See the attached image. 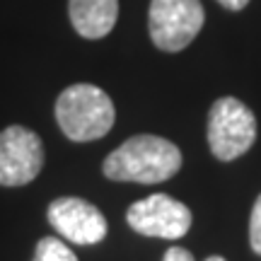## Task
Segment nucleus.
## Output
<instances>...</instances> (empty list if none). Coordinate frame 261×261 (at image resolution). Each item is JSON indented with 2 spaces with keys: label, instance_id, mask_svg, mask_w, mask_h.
Instances as JSON below:
<instances>
[{
  "label": "nucleus",
  "instance_id": "nucleus-10",
  "mask_svg": "<svg viewBox=\"0 0 261 261\" xmlns=\"http://www.w3.org/2000/svg\"><path fill=\"white\" fill-rule=\"evenodd\" d=\"M249 244L256 254H261V196L252 208V218H249Z\"/></svg>",
  "mask_w": 261,
  "mask_h": 261
},
{
  "label": "nucleus",
  "instance_id": "nucleus-4",
  "mask_svg": "<svg viewBox=\"0 0 261 261\" xmlns=\"http://www.w3.org/2000/svg\"><path fill=\"white\" fill-rule=\"evenodd\" d=\"M203 22L201 0H150V39L160 51L177 54L187 48L203 29Z\"/></svg>",
  "mask_w": 261,
  "mask_h": 261
},
{
  "label": "nucleus",
  "instance_id": "nucleus-12",
  "mask_svg": "<svg viewBox=\"0 0 261 261\" xmlns=\"http://www.w3.org/2000/svg\"><path fill=\"white\" fill-rule=\"evenodd\" d=\"M218 3H220L223 8H227V10H234V12L249 5V0H218Z\"/></svg>",
  "mask_w": 261,
  "mask_h": 261
},
{
  "label": "nucleus",
  "instance_id": "nucleus-6",
  "mask_svg": "<svg viewBox=\"0 0 261 261\" xmlns=\"http://www.w3.org/2000/svg\"><path fill=\"white\" fill-rule=\"evenodd\" d=\"M126 223L145 237L179 240L191 227V211L167 194H152L130 205Z\"/></svg>",
  "mask_w": 261,
  "mask_h": 261
},
{
  "label": "nucleus",
  "instance_id": "nucleus-5",
  "mask_svg": "<svg viewBox=\"0 0 261 261\" xmlns=\"http://www.w3.org/2000/svg\"><path fill=\"white\" fill-rule=\"evenodd\" d=\"M44 167V143L24 126L0 130V187H24Z\"/></svg>",
  "mask_w": 261,
  "mask_h": 261
},
{
  "label": "nucleus",
  "instance_id": "nucleus-1",
  "mask_svg": "<svg viewBox=\"0 0 261 261\" xmlns=\"http://www.w3.org/2000/svg\"><path fill=\"white\" fill-rule=\"evenodd\" d=\"M181 167V152L167 138L160 136H133L121 143L104 160V174L114 181L130 184H160L174 177Z\"/></svg>",
  "mask_w": 261,
  "mask_h": 261
},
{
  "label": "nucleus",
  "instance_id": "nucleus-13",
  "mask_svg": "<svg viewBox=\"0 0 261 261\" xmlns=\"http://www.w3.org/2000/svg\"><path fill=\"white\" fill-rule=\"evenodd\" d=\"M205 261H227V259H223V256H208Z\"/></svg>",
  "mask_w": 261,
  "mask_h": 261
},
{
  "label": "nucleus",
  "instance_id": "nucleus-7",
  "mask_svg": "<svg viewBox=\"0 0 261 261\" xmlns=\"http://www.w3.org/2000/svg\"><path fill=\"white\" fill-rule=\"evenodd\" d=\"M48 223L63 240L75 244H97L107 237V218L85 198L63 196L48 205Z\"/></svg>",
  "mask_w": 261,
  "mask_h": 261
},
{
  "label": "nucleus",
  "instance_id": "nucleus-9",
  "mask_svg": "<svg viewBox=\"0 0 261 261\" xmlns=\"http://www.w3.org/2000/svg\"><path fill=\"white\" fill-rule=\"evenodd\" d=\"M32 261H77L75 252L58 237H44L37 242Z\"/></svg>",
  "mask_w": 261,
  "mask_h": 261
},
{
  "label": "nucleus",
  "instance_id": "nucleus-3",
  "mask_svg": "<svg viewBox=\"0 0 261 261\" xmlns=\"http://www.w3.org/2000/svg\"><path fill=\"white\" fill-rule=\"evenodd\" d=\"M256 116L234 97H220L208 114V145L218 160L232 162L254 145Z\"/></svg>",
  "mask_w": 261,
  "mask_h": 261
},
{
  "label": "nucleus",
  "instance_id": "nucleus-11",
  "mask_svg": "<svg viewBox=\"0 0 261 261\" xmlns=\"http://www.w3.org/2000/svg\"><path fill=\"white\" fill-rule=\"evenodd\" d=\"M162 261H194V254L187 252L184 247H169Z\"/></svg>",
  "mask_w": 261,
  "mask_h": 261
},
{
  "label": "nucleus",
  "instance_id": "nucleus-8",
  "mask_svg": "<svg viewBox=\"0 0 261 261\" xmlns=\"http://www.w3.org/2000/svg\"><path fill=\"white\" fill-rule=\"evenodd\" d=\"M68 15L80 37L102 39L119 19V0H70Z\"/></svg>",
  "mask_w": 261,
  "mask_h": 261
},
{
  "label": "nucleus",
  "instance_id": "nucleus-2",
  "mask_svg": "<svg viewBox=\"0 0 261 261\" xmlns=\"http://www.w3.org/2000/svg\"><path fill=\"white\" fill-rule=\"evenodd\" d=\"M114 119L116 112L112 97L97 85H70L56 99V121L73 143H90L107 136Z\"/></svg>",
  "mask_w": 261,
  "mask_h": 261
}]
</instances>
